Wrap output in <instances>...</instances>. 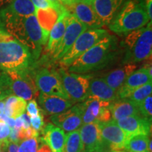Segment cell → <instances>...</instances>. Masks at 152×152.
Returning a JSON list of instances; mask_svg holds the SVG:
<instances>
[{"instance_id":"f907efd6","label":"cell","mask_w":152,"mask_h":152,"mask_svg":"<svg viewBox=\"0 0 152 152\" xmlns=\"http://www.w3.org/2000/svg\"><path fill=\"white\" fill-rule=\"evenodd\" d=\"M79 1H87V0H73V2H79Z\"/></svg>"},{"instance_id":"816d5d0a","label":"cell","mask_w":152,"mask_h":152,"mask_svg":"<svg viewBox=\"0 0 152 152\" xmlns=\"http://www.w3.org/2000/svg\"><path fill=\"white\" fill-rule=\"evenodd\" d=\"M111 152H125V151H123V150H113V151H111Z\"/></svg>"},{"instance_id":"7c38bea8","label":"cell","mask_w":152,"mask_h":152,"mask_svg":"<svg viewBox=\"0 0 152 152\" xmlns=\"http://www.w3.org/2000/svg\"><path fill=\"white\" fill-rule=\"evenodd\" d=\"M86 30L87 27L84 23L80 21L73 14H70L64 37L58 49L52 56L54 61H59L69 50L76 39Z\"/></svg>"},{"instance_id":"9c48e42d","label":"cell","mask_w":152,"mask_h":152,"mask_svg":"<svg viewBox=\"0 0 152 152\" xmlns=\"http://www.w3.org/2000/svg\"><path fill=\"white\" fill-rule=\"evenodd\" d=\"M25 35L23 45L26 46L37 59L40 55L42 47L46 45L44 40L43 33L35 14L24 18Z\"/></svg>"},{"instance_id":"1f68e13d","label":"cell","mask_w":152,"mask_h":152,"mask_svg":"<svg viewBox=\"0 0 152 152\" xmlns=\"http://www.w3.org/2000/svg\"><path fill=\"white\" fill-rule=\"evenodd\" d=\"M140 114L145 118L151 121L152 120V96L151 94L144 99L138 105Z\"/></svg>"},{"instance_id":"277c9868","label":"cell","mask_w":152,"mask_h":152,"mask_svg":"<svg viewBox=\"0 0 152 152\" xmlns=\"http://www.w3.org/2000/svg\"><path fill=\"white\" fill-rule=\"evenodd\" d=\"M152 23L127 34L121 42L125 49L122 64H136L147 60L152 53Z\"/></svg>"},{"instance_id":"7402d4cb","label":"cell","mask_w":152,"mask_h":152,"mask_svg":"<svg viewBox=\"0 0 152 152\" xmlns=\"http://www.w3.org/2000/svg\"><path fill=\"white\" fill-rule=\"evenodd\" d=\"M43 142L50 148L51 152H62L66 134L61 129L49 123L42 129Z\"/></svg>"},{"instance_id":"8fae6325","label":"cell","mask_w":152,"mask_h":152,"mask_svg":"<svg viewBox=\"0 0 152 152\" xmlns=\"http://www.w3.org/2000/svg\"><path fill=\"white\" fill-rule=\"evenodd\" d=\"M83 102H80L62 113L52 115L50 120L55 126L67 132H72L83 125Z\"/></svg>"},{"instance_id":"f35d334b","label":"cell","mask_w":152,"mask_h":152,"mask_svg":"<svg viewBox=\"0 0 152 152\" xmlns=\"http://www.w3.org/2000/svg\"><path fill=\"white\" fill-rule=\"evenodd\" d=\"M48 1L51 3L53 8L56 9L60 14H61L63 11L66 9L65 7L62 4L60 0H48Z\"/></svg>"},{"instance_id":"bcb514c9","label":"cell","mask_w":152,"mask_h":152,"mask_svg":"<svg viewBox=\"0 0 152 152\" xmlns=\"http://www.w3.org/2000/svg\"><path fill=\"white\" fill-rule=\"evenodd\" d=\"M3 114H4V101L0 102V120Z\"/></svg>"},{"instance_id":"5bb4252c","label":"cell","mask_w":152,"mask_h":152,"mask_svg":"<svg viewBox=\"0 0 152 152\" xmlns=\"http://www.w3.org/2000/svg\"><path fill=\"white\" fill-rule=\"evenodd\" d=\"M79 131L83 143V152L105 149L106 146L102 137L99 123L83 125L79 128Z\"/></svg>"},{"instance_id":"f546056e","label":"cell","mask_w":152,"mask_h":152,"mask_svg":"<svg viewBox=\"0 0 152 152\" xmlns=\"http://www.w3.org/2000/svg\"><path fill=\"white\" fill-rule=\"evenodd\" d=\"M151 93L152 83H150L133 90L131 92L130 96L127 99L138 106L139 104L141 103L144 99H146L148 96L151 95Z\"/></svg>"},{"instance_id":"ac0fdd59","label":"cell","mask_w":152,"mask_h":152,"mask_svg":"<svg viewBox=\"0 0 152 152\" xmlns=\"http://www.w3.org/2000/svg\"><path fill=\"white\" fill-rule=\"evenodd\" d=\"M148 66L135 70L127 77L123 86L117 92L119 99H127L133 90L152 83V77L148 72Z\"/></svg>"},{"instance_id":"74e56055","label":"cell","mask_w":152,"mask_h":152,"mask_svg":"<svg viewBox=\"0 0 152 152\" xmlns=\"http://www.w3.org/2000/svg\"><path fill=\"white\" fill-rule=\"evenodd\" d=\"M20 118L22 119L23 122V126L22 129L23 130H27V129H29L31 128V124H30V117L28 115V113H23L21 115H20Z\"/></svg>"},{"instance_id":"836d02e7","label":"cell","mask_w":152,"mask_h":152,"mask_svg":"<svg viewBox=\"0 0 152 152\" xmlns=\"http://www.w3.org/2000/svg\"><path fill=\"white\" fill-rule=\"evenodd\" d=\"M11 94H12V92L7 84L4 72L2 71L0 73V102L5 99Z\"/></svg>"},{"instance_id":"f1b7e54d","label":"cell","mask_w":152,"mask_h":152,"mask_svg":"<svg viewBox=\"0 0 152 152\" xmlns=\"http://www.w3.org/2000/svg\"><path fill=\"white\" fill-rule=\"evenodd\" d=\"M62 152H83V143L79 129L66 134V140Z\"/></svg>"},{"instance_id":"b9f144b4","label":"cell","mask_w":152,"mask_h":152,"mask_svg":"<svg viewBox=\"0 0 152 152\" xmlns=\"http://www.w3.org/2000/svg\"><path fill=\"white\" fill-rule=\"evenodd\" d=\"M7 150L8 152H18V144L8 141L7 145Z\"/></svg>"},{"instance_id":"ab89813d","label":"cell","mask_w":152,"mask_h":152,"mask_svg":"<svg viewBox=\"0 0 152 152\" xmlns=\"http://www.w3.org/2000/svg\"><path fill=\"white\" fill-rule=\"evenodd\" d=\"M1 121H3L4 122L7 123V125L10 127L11 129L14 128L15 126V119L13 118L7 116L5 114H3V115L1 118Z\"/></svg>"},{"instance_id":"d4e9b609","label":"cell","mask_w":152,"mask_h":152,"mask_svg":"<svg viewBox=\"0 0 152 152\" xmlns=\"http://www.w3.org/2000/svg\"><path fill=\"white\" fill-rule=\"evenodd\" d=\"M109 109L113 121L140 115L138 106L128 99H120L112 102L110 104Z\"/></svg>"},{"instance_id":"db71d44e","label":"cell","mask_w":152,"mask_h":152,"mask_svg":"<svg viewBox=\"0 0 152 152\" xmlns=\"http://www.w3.org/2000/svg\"><path fill=\"white\" fill-rule=\"evenodd\" d=\"M91 1H92V0H87V2L91 3Z\"/></svg>"},{"instance_id":"30bf717a","label":"cell","mask_w":152,"mask_h":152,"mask_svg":"<svg viewBox=\"0 0 152 152\" xmlns=\"http://www.w3.org/2000/svg\"><path fill=\"white\" fill-rule=\"evenodd\" d=\"M83 102V125L92 123H103L111 121V103L98 99L87 98Z\"/></svg>"},{"instance_id":"4316f807","label":"cell","mask_w":152,"mask_h":152,"mask_svg":"<svg viewBox=\"0 0 152 152\" xmlns=\"http://www.w3.org/2000/svg\"><path fill=\"white\" fill-rule=\"evenodd\" d=\"M27 102L23 99L11 94L4 101V114L7 116L16 118L25 113Z\"/></svg>"},{"instance_id":"9a60e30c","label":"cell","mask_w":152,"mask_h":152,"mask_svg":"<svg viewBox=\"0 0 152 152\" xmlns=\"http://www.w3.org/2000/svg\"><path fill=\"white\" fill-rule=\"evenodd\" d=\"M65 8L70 14H73L80 21L84 23L87 29H97L103 27L91 3L87 1L73 2Z\"/></svg>"},{"instance_id":"44dd1931","label":"cell","mask_w":152,"mask_h":152,"mask_svg":"<svg viewBox=\"0 0 152 152\" xmlns=\"http://www.w3.org/2000/svg\"><path fill=\"white\" fill-rule=\"evenodd\" d=\"M88 98L98 99L110 103L120 99L118 92L111 88L101 77H92L90 80Z\"/></svg>"},{"instance_id":"484cf974","label":"cell","mask_w":152,"mask_h":152,"mask_svg":"<svg viewBox=\"0 0 152 152\" xmlns=\"http://www.w3.org/2000/svg\"><path fill=\"white\" fill-rule=\"evenodd\" d=\"M0 10L10 16L24 18L35 14V7L31 0H14Z\"/></svg>"},{"instance_id":"e0dca14e","label":"cell","mask_w":152,"mask_h":152,"mask_svg":"<svg viewBox=\"0 0 152 152\" xmlns=\"http://www.w3.org/2000/svg\"><path fill=\"white\" fill-rule=\"evenodd\" d=\"M125 0H92L91 4L102 26H108Z\"/></svg>"},{"instance_id":"2e32d148","label":"cell","mask_w":152,"mask_h":152,"mask_svg":"<svg viewBox=\"0 0 152 152\" xmlns=\"http://www.w3.org/2000/svg\"><path fill=\"white\" fill-rule=\"evenodd\" d=\"M115 121L129 137L140 134L149 136L151 134V121L140 114Z\"/></svg>"},{"instance_id":"d590c367","label":"cell","mask_w":152,"mask_h":152,"mask_svg":"<svg viewBox=\"0 0 152 152\" xmlns=\"http://www.w3.org/2000/svg\"><path fill=\"white\" fill-rule=\"evenodd\" d=\"M26 111H27L28 115L30 117L35 116L39 115L40 113V110L38 108L37 102L35 99L30 100L29 103L26 106Z\"/></svg>"},{"instance_id":"c3c4849f","label":"cell","mask_w":152,"mask_h":152,"mask_svg":"<svg viewBox=\"0 0 152 152\" xmlns=\"http://www.w3.org/2000/svg\"><path fill=\"white\" fill-rule=\"evenodd\" d=\"M148 148H149V150L150 152H151V150H152V142H151V140H150L149 141V144H148Z\"/></svg>"},{"instance_id":"e575fe53","label":"cell","mask_w":152,"mask_h":152,"mask_svg":"<svg viewBox=\"0 0 152 152\" xmlns=\"http://www.w3.org/2000/svg\"><path fill=\"white\" fill-rule=\"evenodd\" d=\"M30 124H31L32 128L37 132L42 130L44 126V119L42 113L35 116L30 117Z\"/></svg>"},{"instance_id":"3957f363","label":"cell","mask_w":152,"mask_h":152,"mask_svg":"<svg viewBox=\"0 0 152 152\" xmlns=\"http://www.w3.org/2000/svg\"><path fill=\"white\" fill-rule=\"evenodd\" d=\"M149 21L144 0H125L108 27L117 35H126Z\"/></svg>"},{"instance_id":"603a6c76","label":"cell","mask_w":152,"mask_h":152,"mask_svg":"<svg viewBox=\"0 0 152 152\" xmlns=\"http://www.w3.org/2000/svg\"><path fill=\"white\" fill-rule=\"evenodd\" d=\"M137 66L135 64H124L122 67L115 68L106 74L102 79L115 92H118L123 86L127 77L137 70Z\"/></svg>"},{"instance_id":"83f0119b","label":"cell","mask_w":152,"mask_h":152,"mask_svg":"<svg viewBox=\"0 0 152 152\" xmlns=\"http://www.w3.org/2000/svg\"><path fill=\"white\" fill-rule=\"evenodd\" d=\"M149 136L135 135L130 137L125 144L124 149L128 152H150L148 148Z\"/></svg>"},{"instance_id":"5b68a950","label":"cell","mask_w":152,"mask_h":152,"mask_svg":"<svg viewBox=\"0 0 152 152\" xmlns=\"http://www.w3.org/2000/svg\"><path fill=\"white\" fill-rule=\"evenodd\" d=\"M58 73L63 87L72 102L80 103L88 98L90 82L93 77L92 74L71 73L64 68H61Z\"/></svg>"},{"instance_id":"11a10c76","label":"cell","mask_w":152,"mask_h":152,"mask_svg":"<svg viewBox=\"0 0 152 152\" xmlns=\"http://www.w3.org/2000/svg\"><path fill=\"white\" fill-rule=\"evenodd\" d=\"M0 151H1V149H0Z\"/></svg>"},{"instance_id":"4fadbf2b","label":"cell","mask_w":152,"mask_h":152,"mask_svg":"<svg viewBox=\"0 0 152 152\" xmlns=\"http://www.w3.org/2000/svg\"><path fill=\"white\" fill-rule=\"evenodd\" d=\"M101 134L106 147L113 150L124 149L129 137L125 134L115 121L111 120L107 122L99 123Z\"/></svg>"},{"instance_id":"d6a6232c","label":"cell","mask_w":152,"mask_h":152,"mask_svg":"<svg viewBox=\"0 0 152 152\" xmlns=\"http://www.w3.org/2000/svg\"><path fill=\"white\" fill-rule=\"evenodd\" d=\"M11 128L7 123L0 120V149L7 148Z\"/></svg>"},{"instance_id":"681fc988","label":"cell","mask_w":152,"mask_h":152,"mask_svg":"<svg viewBox=\"0 0 152 152\" xmlns=\"http://www.w3.org/2000/svg\"><path fill=\"white\" fill-rule=\"evenodd\" d=\"M92 152H106V151L105 149H100V150H96V151H94Z\"/></svg>"},{"instance_id":"ffe728a7","label":"cell","mask_w":152,"mask_h":152,"mask_svg":"<svg viewBox=\"0 0 152 152\" xmlns=\"http://www.w3.org/2000/svg\"><path fill=\"white\" fill-rule=\"evenodd\" d=\"M38 101L44 112L51 115L62 113L70 109L75 104L70 99L45 94L42 92L39 93Z\"/></svg>"},{"instance_id":"52a82bcc","label":"cell","mask_w":152,"mask_h":152,"mask_svg":"<svg viewBox=\"0 0 152 152\" xmlns=\"http://www.w3.org/2000/svg\"><path fill=\"white\" fill-rule=\"evenodd\" d=\"M34 81L40 92L70 99L63 87L58 71L43 68L36 73Z\"/></svg>"},{"instance_id":"8d00e7d4","label":"cell","mask_w":152,"mask_h":152,"mask_svg":"<svg viewBox=\"0 0 152 152\" xmlns=\"http://www.w3.org/2000/svg\"><path fill=\"white\" fill-rule=\"evenodd\" d=\"M31 1L35 6V9H47L52 7L48 0H31Z\"/></svg>"},{"instance_id":"60d3db41","label":"cell","mask_w":152,"mask_h":152,"mask_svg":"<svg viewBox=\"0 0 152 152\" xmlns=\"http://www.w3.org/2000/svg\"><path fill=\"white\" fill-rule=\"evenodd\" d=\"M144 4H145L146 9H147V12L149 16V20L151 21L152 18V0H144Z\"/></svg>"},{"instance_id":"f6af8a7d","label":"cell","mask_w":152,"mask_h":152,"mask_svg":"<svg viewBox=\"0 0 152 152\" xmlns=\"http://www.w3.org/2000/svg\"><path fill=\"white\" fill-rule=\"evenodd\" d=\"M13 1H14V0H0V9L3 8V7H6L7 5L9 4Z\"/></svg>"},{"instance_id":"ba28073f","label":"cell","mask_w":152,"mask_h":152,"mask_svg":"<svg viewBox=\"0 0 152 152\" xmlns=\"http://www.w3.org/2000/svg\"><path fill=\"white\" fill-rule=\"evenodd\" d=\"M4 72L12 94L26 101L33 99L37 92V87L35 81L30 77V73L22 75L15 71Z\"/></svg>"},{"instance_id":"cb8c5ba5","label":"cell","mask_w":152,"mask_h":152,"mask_svg":"<svg viewBox=\"0 0 152 152\" xmlns=\"http://www.w3.org/2000/svg\"><path fill=\"white\" fill-rule=\"evenodd\" d=\"M60 14V13L53 7L47 9H35V15L42 31L44 40L46 45L49 33Z\"/></svg>"},{"instance_id":"7bdbcfd3","label":"cell","mask_w":152,"mask_h":152,"mask_svg":"<svg viewBox=\"0 0 152 152\" xmlns=\"http://www.w3.org/2000/svg\"><path fill=\"white\" fill-rule=\"evenodd\" d=\"M37 152H51V149L49 147V146L44 142L43 145L38 147Z\"/></svg>"},{"instance_id":"7a4b0ae2","label":"cell","mask_w":152,"mask_h":152,"mask_svg":"<svg viewBox=\"0 0 152 152\" xmlns=\"http://www.w3.org/2000/svg\"><path fill=\"white\" fill-rule=\"evenodd\" d=\"M34 61L27 47L0 28V69L25 75L31 72Z\"/></svg>"},{"instance_id":"f5cc1de1","label":"cell","mask_w":152,"mask_h":152,"mask_svg":"<svg viewBox=\"0 0 152 152\" xmlns=\"http://www.w3.org/2000/svg\"><path fill=\"white\" fill-rule=\"evenodd\" d=\"M1 151L0 152H6V151H7V148H2V149H1Z\"/></svg>"},{"instance_id":"4dcf8cb0","label":"cell","mask_w":152,"mask_h":152,"mask_svg":"<svg viewBox=\"0 0 152 152\" xmlns=\"http://www.w3.org/2000/svg\"><path fill=\"white\" fill-rule=\"evenodd\" d=\"M40 139L32 137L20 142L18 152H37Z\"/></svg>"},{"instance_id":"d6986e66","label":"cell","mask_w":152,"mask_h":152,"mask_svg":"<svg viewBox=\"0 0 152 152\" xmlns=\"http://www.w3.org/2000/svg\"><path fill=\"white\" fill-rule=\"evenodd\" d=\"M69 15L70 13L66 9L58 16L56 23L53 26L49 33L48 40L46 45V50L52 56H54L61 42L64 33H65Z\"/></svg>"},{"instance_id":"7dc6e473","label":"cell","mask_w":152,"mask_h":152,"mask_svg":"<svg viewBox=\"0 0 152 152\" xmlns=\"http://www.w3.org/2000/svg\"><path fill=\"white\" fill-rule=\"evenodd\" d=\"M60 1L64 7H68L71 5L72 3H73V0H60Z\"/></svg>"},{"instance_id":"6da1fadb","label":"cell","mask_w":152,"mask_h":152,"mask_svg":"<svg viewBox=\"0 0 152 152\" xmlns=\"http://www.w3.org/2000/svg\"><path fill=\"white\" fill-rule=\"evenodd\" d=\"M118 44L115 36L108 34L94 46L83 53L68 66L71 73L87 74L109 65L117 55Z\"/></svg>"},{"instance_id":"ee69618b","label":"cell","mask_w":152,"mask_h":152,"mask_svg":"<svg viewBox=\"0 0 152 152\" xmlns=\"http://www.w3.org/2000/svg\"><path fill=\"white\" fill-rule=\"evenodd\" d=\"M23 126V122H22V119L20 116H19L18 118H16L15 119V128L17 129H21Z\"/></svg>"},{"instance_id":"8992f818","label":"cell","mask_w":152,"mask_h":152,"mask_svg":"<svg viewBox=\"0 0 152 152\" xmlns=\"http://www.w3.org/2000/svg\"><path fill=\"white\" fill-rule=\"evenodd\" d=\"M108 34L109 33L107 30L103 28L87 29L85 30L76 39L75 42L66 52V54L58 61L61 67L64 68H68V66L76 58L90 49Z\"/></svg>"}]
</instances>
